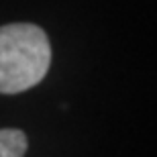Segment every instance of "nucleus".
<instances>
[{
    "mask_svg": "<svg viewBox=\"0 0 157 157\" xmlns=\"http://www.w3.org/2000/svg\"><path fill=\"white\" fill-rule=\"evenodd\" d=\"M51 65L45 31L31 23L0 27V94H18L37 86Z\"/></svg>",
    "mask_w": 157,
    "mask_h": 157,
    "instance_id": "f257e3e1",
    "label": "nucleus"
},
{
    "mask_svg": "<svg viewBox=\"0 0 157 157\" xmlns=\"http://www.w3.org/2000/svg\"><path fill=\"white\" fill-rule=\"evenodd\" d=\"M27 135L18 128H0V157H25Z\"/></svg>",
    "mask_w": 157,
    "mask_h": 157,
    "instance_id": "f03ea898",
    "label": "nucleus"
}]
</instances>
